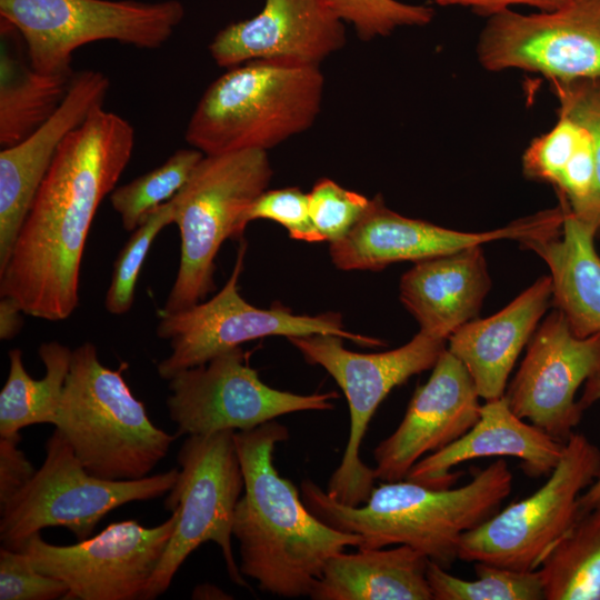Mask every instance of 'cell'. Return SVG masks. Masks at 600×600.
Segmentation results:
<instances>
[{
	"mask_svg": "<svg viewBox=\"0 0 600 600\" xmlns=\"http://www.w3.org/2000/svg\"><path fill=\"white\" fill-rule=\"evenodd\" d=\"M72 73H43L2 50L0 146L17 144L43 124L63 101Z\"/></svg>",
	"mask_w": 600,
	"mask_h": 600,
	"instance_id": "obj_27",
	"label": "cell"
},
{
	"mask_svg": "<svg viewBox=\"0 0 600 600\" xmlns=\"http://www.w3.org/2000/svg\"><path fill=\"white\" fill-rule=\"evenodd\" d=\"M479 246L418 261L400 280V300L420 331L448 339L476 319L491 280Z\"/></svg>",
	"mask_w": 600,
	"mask_h": 600,
	"instance_id": "obj_23",
	"label": "cell"
},
{
	"mask_svg": "<svg viewBox=\"0 0 600 600\" xmlns=\"http://www.w3.org/2000/svg\"><path fill=\"white\" fill-rule=\"evenodd\" d=\"M233 437L244 481L232 527L239 569L264 592L310 597L328 560L348 547L358 548L362 539L318 519L296 486L279 474L273 452L289 438L286 426L272 420Z\"/></svg>",
	"mask_w": 600,
	"mask_h": 600,
	"instance_id": "obj_2",
	"label": "cell"
},
{
	"mask_svg": "<svg viewBox=\"0 0 600 600\" xmlns=\"http://www.w3.org/2000/svg\"><path fill=\"white\" fill-rule=\"evenodd\" d=\"M24 313L20 304L10 297H1L0 300V339L10 340L21 330Z\"/></svg>",
	"mask_w": 600,
	"mask_h": 600,
	"instance_id": "obj_41",
	"label": "cell"
},
{
	"mask_svg": "<svg viewBox=\"0 0 600 600\" xmlns=\"http://www.w3.org/2000/svg\"><path fill=\"white\" fill-rule=\"evenodd\" d=\"M133 147L131 123L103 107L66 137L0 271L1 297L34 318L60 321L72 314L91 224Z\"/></svg>",
	"mask_w": 600,
	"mask_h": 600,
	"instance_id": "obj_1",
	"label": "cell"
},
{
	"mask_svg": "<svg viewBox=\"0 0 600 600\" xmlns=\"http://www.w3.org/2000/svg\"><path fill=\"white\" fill-rule=\"evenodd\" d=\"M211 596H214L216 598H220L219 596H226L220 589L216 588L214 586H198L193 592L192 598L193 599H208L212 598Z\"/></svg>",
	"mask_w": 600,
	"mask_h": 600,
	"instance_id": "obj_42",
	"label": "cell"
},
{
	"mask_svg": "<svg viewBox=\"0 0 600 600\" xmlns=\"http://www.w3.org/2000/svg\"><path fill=\"white\" fill-rule=\"evenodd\" d=\"M429 559L409 546L341 551L326 563L313 600H432Z\"/></svg>",
	"mask_w": 600,
	"mask_h": 600,
	"instance_id": "obj_25",
	"label": "cell"
},
{
	"mask_svg": "<svg viewBox=\"0 0 600 600\" xmlns=\"http://www.w3.org/2000/svg\"><path fill=\"white\" fill-rule=\"evenodd\" d=\"M308 198L312 223L322 240L330 243L353 228L370 202L363 194L342 188L328 178L318 180Z\"/></svg>",
	"mask_w": 600,
	"mask_h": 600,
	"instance_id": "obj_35",
	"label": "cell"
},
{
	"mask_svg": "<svg viewBox=\"0 0 600 600\" xmlns=\"http://www.w3.org/2000/svg\"><path fill=\"white\" fill-rule=\"evenodd\" d=\"M588 131L568 116L558 113L556 124L534 138L522 156L523 174L554 188L587 138Z\"/></svg>",
	"mask_w": 600,
	"mask_h": 600,
	"instance_id": "obj_34",
	"label": "cell"
},
{
	"mask_svg": "<svg viewBox=\"0 0 600 600\" xmlns=\"http://www.w3.org/2000/svg\"><path fill=\"white\" fill-rule=\"evenodd\" d=\"M159 526L136 520L110 523L71 546L44 541L40 532L23 547L40 572L68 587L67 600L141 599L177 523V512Z\"/></svg>",
	"mask_w": 600,
	"mask_h": 600,
	"instance_id": "obj_14",
	"label": "cell"
},
{
	"mask_svg": "<svg viewBox=\"0 0 600 600\" xmlns=\"http://www.w3.org/2000/svg\"><path fill=\"white\" fill-rule=\"evenodd\" d=\"M362 41L387 37L402 27H422L434 17L433 8L398 0H331Z\"/></svg>",
	"mask_w": 600,
	"mask_h": 600,
	"instance_id": "obj_33",
	"label": "cell"
},
{
	"mask_svg": "<svg viewBox=\"0 0 600 600\" xmlns=\"http://www.w3.org/2000/svg\"><path fill=\"white\" fill-rule=\"evenodd\" d=\"M324 77L317 64L260 59L228 69L203 92L186 141L206 156L268 151L309 130L322 104Z\"/></svg>",
	"mask_w": 600,
	"mask_h": 600,
	"instance_id": "obj_4",
	"label": "cell"
},
{
	"mask_svg": "<svg viewBox=\"0 0 600 600\" xmlns=\"http://www.w3.org/2000/svg\"><path fill=\"white\" fill-rule=\"evenodd\" d=\"M203 157L204 153L193 147L179 149L159 167L116 187L110 202L123 229L132 232L156 208L170 201Z\"/></svg>",
	"mask_w": 600,
	"mask_h": 600,
	"instance_id": "obj_29",
	"label": "cell"
},
{
	"mask_svg": "<svg viewBox=\"0 0 600 600\" xmlns=\"http://www.w3.org/2000/svg\"><path fill=\"white\" fill-rule=\"evenodd\" d=\"M563 449V442L518 417L503 396L481 404L470 430L418 461L406 479L430 488H450L461 476L451 471L456 466L487 457L517 458L529 477L540 478L552 472Z\"/></svg>",
	"mask_w": 600,
	"mask_h": 600,
	"instance_id": "obj_21",
	"label": "cell"
},
{
	"mask_svg": "<svg viewBox=\"0 0 600 600\" xmlns=\"http://www.w3.org/2000/svg\"><path fill=\"white\" fill-rule=\"evenodd\" d=\"M272 176L264 150L204 154L170 200L180 234V262L161 312L194 306L214 289V259L222 243L242 240L241 216L268 189Z\"/></svg>",
	"mask_w": 600,
	"mask_h": 600,
	"instance_id": "obj_6",
	"label": "cell"
},
{
	"mask_svg": "<svg viewBox=\"0 0 600 600\" xmlns=\"http://www.w3.org/2000/svg\"><path fill=\"white\" fill-rule=\"evenodd\" d=\"M561 203L566 213L559 234L520 243L547 263L554 309L577 337L586 338L600 333V254L594 246L598 231Z\"/></svg>",
	"mask_w": 600,
	"mask_h": 600,
	"instance_id": "obj_24",
	"label": "cell"
},
{
	"mask_svg": "<svg viewBox=\"0 0 600 600\" xmlns=\"http://www.w3.org/2000/svg\"><path fill=\"white\" fill-rule=\"evenodd\" d=\"M600 474V449L573 432L548 480L531 496L499 510L460 541V560L537 570L580 514L581 494Z\"/></svg>",
	"mask_w": 600,
	"mask_h": 600,
	"instance_id": "obj_11",
	"label": "cell"
},
{
	"mask_svg": "<svg viewBox=\"0 0 600 600\" xmlns=\"http://www.w3.org/2000/svg\"><path fill=\"white\" fill-rule=\"evenodd\" d=\"M600 400V371L591 376L583 387L582 394L578 400L584 411L596 401ZM600 502V474L593 483L581 494L579 500L580 514L584 513ZM579 514V516H580Z\"/></svg>",
	"mask_w": 600,
	"mask_h": 600,
	"instance_id": "obj_40",
	"label": "cell"
},
{
	"mask_svg": "<svg viewBox=\"0 0 600 600\" xmlns=\"http://www.w3.org/2000/svg\"><path fill=\"white\" fill-rule=\"evenodd\" d=\"M564 209L539 211L510 224L486 232H461L403 217L389 209L381 194L369 206L353 228L330 243V257L341 270L379 271L400 261H418L457 252L486 242L539 239L562 230Z\"/></svg>",
	"mask_w": 600,
	"mask_h": 600,
	"instance_id": "obj_16",
	"label": "cell"
},
{
	"mask_svg": "<svg viewBox=\"0 0 600 600\" xmlns=\"http://www.w3.org/2000/svg\"><path fill=\"white\" fill-rule=\"evenodd\" d=\"M600 371V333L577 337L554 309L536 329L507 392L521 419L566 442L581 421L578 389Z\"/></svg>",
	"mask_w": 600,
	"mask_h": 600,
	"instance_id": "obj_17",
	"label": "cell"
},
{
	"mask_svg": "<svg viewBox=\"0 0 600 600\" xmlns=\"http://www.w3.org/2000/svg\"><path fill=\"white\" fill-rule=\"evenodd\" d=\"M477 54L489 71L520 69L549 81L600 77V0L532 14L500 11L482 29Z\"/></svg>",
	"mask_w": 600,
	"mask_h": 600,
	"instance_id": "obj_15",
	"label": "cell"
},
{
	"mask_svg": "<svg viewBox=\"0 0 600 600\" xmlns=\"http://www.w3.org/2000/svg\"><path fill=\"white\" fill-rule=\"evenodd\" d=\"M123 367L103 366L91 342L72 350L52 423L89 473L111 481L147 477L177 437L151 422L127 384Z\"/></svg>",
	"mask_w": 600,
	"mask_h": 600,
	"instance_id": "obj_5",
	"label": "cell"
},
{
	"mask_svg": "<svg viewBox=\"0 0 600 600\" xmlns=\"http://www.w3.org/2000/svg\"><path fill=\"white\" fill-rule=\"evenodd\" d=\"M68 587L40 572L23 550L0 549V600L64 599Z\"/></svg>",
	"mask_w": 600,
	"mask_h": 600,
	"instance_id": "obj_37",
	"label": "cell"
},
{
	"mask_svg": "<svg viewBox=\"0 0 600 600\" xmlns=\"http://www.w3.org/2000/svg\"><path fill=\"white\" fill-rule=\"evenodd\" d=\"M186 14L179 0H0L1 20L22 38L30 66L72 73L76 50L98 41L161 48Z\"/></svg>",
	"mask_w": 600,
	"mask_h": 600,
	"instance_id": "obj_7",
	"label": "cell"
},
{
	"mask_svg": "<svg viewBox=\"0 0 600 600\" xmlns=\"http://www.w3.org/2000/svg\"><path fill=\"white\" fill-rule=\"evenodd\" d=\"M169 381L167 407L176 436L249 430L283 414L327 411L336 391L298 394L266 384L241 347L182 370Z\"/></svg>",
	"mask_w": 600,
	"mask_h": 600,
	"instance_id": "obj_13",
	"label": "cell"
},
{
	"mask_svg": "<svg viewBox=\"0 0 600 600\" xmlns=\"http://www.w3.org/2000/svg\"><path fill=\"white\" fill-rule=\"evenodd\" d=\"M476 579L464 580L429 560L427 579L434 600H544L539 570L521 571L474 562Z\"/></svg>",
	"mask_w": 600,
	"mask_h": 600,
	"instance_id": "obj_30",
	"label": "cell"
},
{
	"mask_svg": "<svg viewBox=\"0 0 600 600\" xmlns=\"http://www.w3.org/2000/svg\"><path fill=\"white\" fill-rule=\"evenodd\" d=\"M431 370L397 429L373 450L377 480H404L418 461L462 437L479 419L480 396L463 363L446 349Z\"/></svg>",
	"mask_w": 600,
	"mask_h": 600,
	"instance_id": "obj_18",
	"label": "cell"
},
{
	"mask_svg": "<svg viewBox=\"0 0 600 600\" xmlns=\"http://www.w3.org/2000/svg\"><path fill=\"white\" fill-rule=\"evenodd\" d=\"M346 40V22L331 0H266L254 17L219 30L209 53L227 69L260 59L320 66Z\"/></svg>",
	"mask_w": 600,
	"mask_h": 600,
	"instance_id": "obj_19",
	"label": "cell"
},
{
	"mask_svg": "<svg viewBox=\"0 0 600 600\" xmlns=\"http://www.w3.org/2000/svg\"><path fill=\"white\" fill-rule=\"evenodd\" d=\"M512 472L499 458L459 488L436 489L410 480L374 487L360 506L344 504L313 481L301 483L309 511L328 526L356 533L358 548L409 546L449 569L463 534L491 518L512 490Z\"/></svg>",
	"mask_w": 600,
	"mask_h": 600,
	"instance_id": "obj_3",
	"label": "cell"
},
{
	"mask_svg": "<svg viewBox=\"0 0 600 600\" xmlns=\"http://www.w3.org/2000/svg\"><path fill=\"white\" fill-rule=\"evenodd\" d=\"M310 364L322 367L343 391L350 412V430L340 464L327 492L352 507L367 501L374 488L373 468L364 464L360 449L368 426L391 390L414 374L431 370L447 349L448 339L419 331L406 344L379 353L346 349L334 334L289 337Z\"/></svg>",
	"mask_w": 600,
	"mask_h": 600,
	"instance_id": "obj_10",
	"label": "cell"
},
{
	"mask_svg": "<svg viewBox=\"0 0 600 600\" xmlns=\"http://www.w3.org/2000/svg\"><path fill=\"white\" fill-rule=\"evenodd\" d=\"M571 0H434L441 7H463L481 16H493L500 11L511 9L512 6H529L541 12L558 10Z\"/></svg>",
	"mask_w": 600,
	"mask_h": 600,
	"instance_id": "obj_39",
	"label": "cell"
},
{
	"mask_svg": "<svg viewBox=\"0 0 600 600\" xmlns=\"http://www.w3.org/2000/svg\"><path fill=\"white\" fill-rule=\"evenodd\" d=\"M108 77L96 70L73 73L56 112L29 137L0 152V271L6 267L34 196L66 137L103 107Z\"/></svg>",
	"mask_w": 600,
	"mask_h": 600,
	"instance_id": "obj_20",
	"label": "cell"
},
{
	"mask_svg": "<svg viewBox=\"0 0 600 600\" xmlns=\"http://www.w3.org/2000/svg\"><path fill=\"white\" fill-rule=\"evenodd\" d=\"M179 468L136 480L111 481L89 473L59 429L46 443V458L32 479L1 506L2 547L22 550L28 539L48 527H64L78 541L88 539L113 509L168 493Z\"/></svg>",
	"mask_w": 600,
	"mask_h": 600,
	"instance_id": "obj_8",
	"label": "cell"
},
{
	"mask_svg": "<svg viewBox=\"0 0 600 600\" xmlns=\"http://www.w3.org/2000/svg\"><path fill=\"white\" fill-rule=\"evenodd\" d=\"M551 297V278L541 277L501 311L473 319L450 334L447 349L463 363L480 398L488 401L504 396L514 363Z\"/></svg>",
	"mask_w": 600,
	"mask_h": 600,
	"instance_id": "obj_22",
	"label": "cell"
},
{
	"mask_svg": "<svg viewBox=\"0 0 600 600\" xmlns=\"http://www.w3.org/2000/svg\"><path fill=\"white\" fill-rule=\"evenodd\" d=\"M246 252L247 242L242 239L229 279L211 299L180 311L159 312L156 333L170 344L169 356L157 364L162 379L170 380L178 372L203 364L221 352L271 336L289 338L323 333L362 347L384 346L380 339L346 330L342 317L337 312L303 316L282 306L262 309L247 302L238 286Z\"/></svg>",
	"mask_w": 600,
	"mask_h": 600,
	"instance_id": "obj_12",
	"label": "cell"
},
{
	"mask_svg": "<svg viewBox=\"0 0 600 600\" xmlns=\"http://www.w3.org/2000/svg\"><path fill=\"white\" fill-rule=\"evenodd\" d=\"M20 441V436L0 437V506L24 488L37 471L18 448Z\"/></svg>",
	"mask_w": 600,
	"mask_h": 600,
	"instance_id": "obj_38",
	"label": "cell"
},
{
	"mask_svg": "<svg viewBox=\"0 0 600 600\" xmlns=\"http://www.w3.org/2000/svg\"><path fill=\"white\" fill-rule=\"evenodd\" d=\"M46 367L42 379H33L24 368L20 349H11L9 373L0 391V437L38 423H53L63 386L70 370L72 350L58 342H43L38 349Z\"/></svg>",
	"mask_w": 600,
	"mask_h": 600,
	"instance_id": "obj_26",
	"label": "cell"
},
{
	"mask_svg": "<svg viewBox=\"0 0 600 600\" xmlns=\"http://www.w3.org/2000/svg\"><path fill=\"white\" fill-rule=\"evenodd\" d=\"M172 203L168 201L149 213L131 232L113 263L104 300V307L109 313L119 316L131 309L137 281L151 244L159 232L172 223Z\"/></svg>",
	"mask_w": 600,
	"mask_h": 600,
	"instance_id": "obj_31",
	"label": "cell"
},
{
	"mask_svg": "<svg viewBox=\"0 0 600 600\" xmlns=\"http://www.w3.org/2000/svg\"><path fill=\"white\" fill-rule=\"evenodd\" d=\"M551 88L558 99V113L583 126L591 136L594 152V184L584 206L572 213L600 232V77L568 81L553 80Z\"/></svg>",
	"mask_w": 600,
	"mask_h": 600,
	"instance_id": "obj_32",
	"label": "cell"
},
{
	"mask_svg": "<svg viewBox=\"0 0 600 600\" xmlns=\"http://www.w3.org/2000/svg\"><path fill=\"white\" fill-rule=\"evenodd\" d=\"M538 570L544 600H600V502L579 516Z\"/></svg>",
	"mask_w": 600,
	"mask_h": 600,
	"instance_id": "obj_28",
	"label": "cell"
},
{
	"mask_svg": "<svg viewBox=\"0 0 600 600\" xmlns=\"http://www.w3.org/2000/svg\"><path fill=\"white\" fill-rule=\"evenodd\" d=\"M259 219L281 224L294 240L323 241L310 217L308 193L300 188L263 191L243 211L240 219L241 232L244 233L247 226Z\"/></svg>",
	"mask_w": 600,
	"mask_h": 600,
	"instance_id": "obj_36",
	"label": "cell"
},
{
	"mask_svg": "<svg viewBox=\"0 0 600 600\" xmlns=\"http://www.w3.org/2000/svg\"><path fill=\"white\" fill-rule=\"evenodd\" d=\"M233 434L222 430L188 436L179 449V474L164 500V508L177 512V523L142 600L164 593L189 554L209 541L220 547L230 579L249 587L231 546L234 511L244 487Z\"/></svg>",
	"mask_w": 600,
	"mask_h": 600,
	"instance_id": "obj_9",
	"label": "cell"
}]
</instances>
